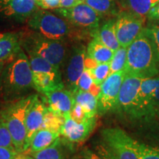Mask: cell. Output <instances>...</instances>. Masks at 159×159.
I'll list each match as a JSON object with an SVG mask.
<instances>
[{"instance_id":"cell-1","label":"cell","mask_w":159,"mask_h":159,"mask_svg":"<svg viewBox=\"0 0 159 159\" xmlns=\"http://www.w3.org/2000/svg\"><path fill=\"white\" fill-rule=\"evenodd\" d=\"M126 75L142 78L155 77L159 75V61L153 45L144 30L128 47Z\"/></svg>"},{"instance_id":"cell-2","label":"cell","mask_w":159,"mask_h":159,"mask_svg":"<svg viewBox=\"0 0 159 159\" xmlns=\"http://www.w3.org/2000/svg\"><path fill=\"white\" fill-rule=\"evenodd\" d=\"M138 141L119 128H108L101 131L97 154L102 159H139Z\"/></svg>"},{"instance_id":"cell-3","label":"cell","mask_w":159,"mask_h":159,"mask_svg":"<svg viewBox=\"0 0 159 159\" xmlns=\"http://www.w3.org/2000/svg\"><path fill=\"white\" fill-rule=\"evenodd\" d=\"M38 97L37 95L24 97L10 105L0 112V117L5 123L13 139V146L19 153L24 152L27 136L26 119L29 109Z\"/></svg>"},{"instance_id":"cell-4","label":"cell","mask_w":159,"mask_h":159,"mask_svg":"<svg viewBox=\"0 0 159 159\" xmlns=\"http://www.w3.org/2000/svg\"><path fill=\"white\" fill-rule=\"evenodd\" d=\"M0 78L6 94H19L34 88L33 72L29 58L23 49L5 67Z\"/></svg>"},{"instance_id":"cell-5","label":"cell","mask_w":159,"mask_h":159,"mask_svg":"<svg viewBox=\"0 0 159 159\" xmlns=\"http://www.w3.org/2000/svg\"><path fill=\"white\" fill-rule=\"evenodd\" d=\"M23 45L26 51L33 52L61 70L66 56L63 40L50 39L39 33H35L27 38Z\"/></svg>"},{"instance_id":"cell-6","label":"cell","mask_w":159,"mask_h":159,"mask_svg":"<svg viewBox=\"0 0 159 159\" xmlns=\"http://www.w3.org/2000/svg\"><path fill=\"white\" fill-rule=\"evenodd\" d=\"M142 77L125 75L114 111L133 121L142 122L139 105V89Z\"/></svg>"},{"instance_id":"cell-7","label":"cell","mask_w":159,"mask_h":159,"mask_svg":"<svg viewBox=\"0 0 159 159\" xmlns=\"http://www.w3.org/2000/svg\"><path fill=\"white\" fill-rule=\"evenodd\" d=\"M28 24L38 33L50 39L63 40L71 33L68 21L43 10L35 11Z\"/></svg>"},{"instance_id":"cell-8","label":"cell","mask_w":159,"mask_h":159,"mask_svg":"<svg viewBox=\"0 0 159 159\" xmlns=\"http://www.w3.org/2000/svg\"><path fill=\"white\" fill-rule=\"evenodd\" d=\"M55 12L73 25L94 31L99 27L102 15L84 2L69 8H57Z\"/></svg>"},{"instance_id":"cell-9","label":"cell","mask_w":159,"mask_h":159,"mask_svg":"<svg viewBox=\"0 0 159 159\" xmlns=\"http://www.w3.org/2000/svg\"><path fill=\"white\" fill-rule=\"evenodd\" d=\"M125 75V70L112 73L100 85L98 94L99 114L115 111Z\"/></svg>"},{"instance_id":"cell-10","label":"cell","mask_w":159,"mask_h":159,"mask_svg":"<svg viewBox=\"0 0 159 159\" xmlns=\"http://www.w3.org/2000/svg\"><path fill=\"white\" fill-rule=\"evenodd\" d=\"M145 18L132 12H121L116 19V33L121 47H128L144 29Z\"/></svg>"},{"instance_id":"cell-11","label":"cell","mask_w":159,"mask_h":159,"mask_svg":"<svg viewBox=\"0 0 159 159\" xmlns=\"http://www.w3.org/2000/svg\"><path fill=\"white\" fill-rule=\"evenodd\" d=\"M86 57V47L80 43L71 49L68 62L64 71L65 87L73 94L78 90V81L85 70V60Z\"/></svg>"},{"instance_id":"cell-12","label":"cell","mask_w":159,"mask_h":159,"mask_svg":"<svg viewBox=\"0 0 159 159\" xmlns=\"http://www.w3.org/2000/svg\"><path fill=\"white\" fill-rule=\"evenodd\" d=\"M64 123L60 133L61 136L69 143L77 144L85 142L97 125V116L88 118L83 122H77L70 115L64 117Z\"/></svg>"},{"instance_id":"cell-13","label":"cell","mask_w":159,"mask_h":159,"mask_svg":"<svg viewBox=\"0 0 159 159\" xmlns=\"http://www.w3.org/2000/svg\"><path fill=\"white\" fill-rule=\"evenodd\" d=\"M156 77L143 78L139 89V105L142 122H150L158 117L155 99Z\"/></svg>"},{"instance_id":"cell-14","label":"cell","mask_w":159,"mask_h":159,"mask_svg":"<svg viewBox=\"0 0 159 159\" xmlns=\"http://www.w3.org/2000/svg\"><path fill=\"white\" fill-rule=\"evenodd\" d=\"M46 97L47 107L51 111L66 117L70 115L75 99L71 91L66 88L58 89L43 94Z\"/></svg>"},{"instance_id":"cell-15","label":"cell","mask_w":159,"mask_h":159,"mask_svg":"<svg viewBox=\"0 0 159 159\" xmlns=\"http://www.w3.org/2000/svg\"><path fill=\"white\" fill-rule=\"evenodd\" d=\"M47 109L48 108L47 105H45L44 102L40 100L39 97H37L35 102L31 105L30 108L29 109L27 119H26L27 136H26L25 149H24L23 152H25L29 148L31 139L35 133L42 127Z\"/></svg>"},{"instance_id":"cell-16","label":"cell","mask_w":159,"mask_h":159,"mask_svg":"<svg viewBox=\"0 0 159 159\" xmlns=\"http://www.w3.org/2000/svg\"><path fill=\"white\" fill-rule=\"evenodd\" d=\"M21 36L18 33H0V61L13 60L21 50Z\"/></svg>"},{"instance_id":"cell-17","label":"cell","mask_w":159,"mask_h":159,"mask_svg":"<svg viewBox=\"0 0 159 159\" xmlns=\"http://www.w3.org/2000/svg\"><path fill=\"white\" fill-rule=\"evenodd\" d=\"M36 0H11L0 11V13L10 17H30L37 11Z\"/></svg>"},{"instance_id":"cell-18","label":"cell","mask_w":159,"mask_h":159,"mask_svg":"<svg viewBox=\"0 0 159 159\" xmlns=\"http://www.w3.org/2000/svg\"><path fill=\"white\" fill-rule=\"evenodd\" d=\"M34 89L43 95L58 89L66 88L61 74L33 73Z\"/></svg>"},{"instance_id":"cell-19","label":"cell","mask_w":159,"mask_h":159,"mask_svg":"<svg viewBox=\"0 0 159 159\" xmlns=\"http://www.w3.org/2000/svg\"><path fill=\"white\" fill-rule=\"evenodd\" d=\"M93 38H96L105 46L116 51L120 47L116 33V19H109L91 33Z\"/></svg>"},{"instance_id":"cell-20","label":"cell","mask_w":159,"mask_h":159,"mask_svg":"<svg viewBox=\"0 0 159 159\" xmlns=\"http://www.w3.org/2000/svg\"><path fill=\"white\" fill-rule=\"evenodd\" d=\"M60 136L61 133L57 131L44 128L40 129L32 138L29 148L25 151V153L30 155L48 148Z\"/></svg>"},{"instance_id":"cell-21","label":"cell","mask_w":159,"mask_h":159,"mask_svg":"<svg viewBox=\"0 0 159 159\" xmlns=\"http://www.w3.org/2000/svg\"><path fill=\"white\" fill-rule=\"evenodd\" d=\"M114 54V51L108 48L96 38H93L86 47V56L94 60L97 63H110Z\"/></svg>"},{"instance_id":"cell-22","label":"cell","mask_w":159,"mask_h":159,"mask_svg":"<svg viewBox=\"0 0 159 159\" xmlns=\"http://www.w3.org/2000/svg\"><path fill=\"white\" fill-rule=\"evenodd\" d=\"M75 102L82 106L89 118L97 116L98 114V97L90 92L77 90L74 94Z\"/></svg>"},{"instance_id":"cell-23","label":"cell","mask_w":159,"mask_h":159,"mask_svg":"<svg viewBox=\"0 0 159 159\" xmlns=\"http://www.w3.org/2000/svg\"><path fill=\"white\" fill-rule=\"evenodd\" d=\"M30 155L34 159H66L62 141L60 137L48 148Z\"/></svg>"},{"instance_id":"cell-24","label":"cell","mask_w":159,"mask_h":159,"mask_svg":"<svg viewBox=\"0 0 159 159\" xmlns=\"http://www.w3.org/2000/svg\"><path fill=\"white\" fill-rule=\"evenodd\" d=\"M32 71L33 73H49V74H61V70L55 68L50 63L43 57L30 51H27Z\"/></svg>"},{"instance_id":"cell-25","label":"cell","mask_w":159,"mask_h":159,"mask_svg":"<svg viewBox=\"0 0 159 159\" xmlns=\"http://www.w3.org/2000/svg\"><path fill=\"white\" fill-rule=\"evenodd\" d=\"M127 2L130 12L145 18L159 0H127Z\"/></svg>"},{"instance_id":"cell-26","label":"cell","mask_w":159,"mask_h":159,"mask_svg":"<svg viewBox=\"0 0 159 159\" xmlns=\"http://www.w3.org/2000/svg\"><path fill=\"white\" fill-rule=\"evenodd\" d=\"M83 2L101 15L116 13V0H84Z\"/></svg>"},{"instance_id":"cell-27","label":"cell","mask_w":159,"mask_h":159,"mask_svg":"<svg viewBox=\"0 0 159 159\" xmlns=\"http://www.w3.org/2000/svg\"><path fill=\"white\" fill-rule=\"evenodd\" d=\"M128 47H121L114 52V56L110 61L111 74L125 70L127 63Z\"/></svg>"},{"instance_id":"cell-28","label":"cell","mask_w":159,"mask_h":159,"mask_svg":"<svg viewBox=\"0 0 159 159\" xmlns=\"http://www.w3.org/2000/svg\"><path fill=\"white\" fill-rule=\"evenodd\" d=\"M77 86H78V90L90 91L94 94L97 95V97H98L99 90H100V86L95 84L90 71L87 69H85L83 74L80 77Z\"/></svg>"},{"instance_id":"cell-29","label":"cell","mask_w":159,"mask_h":159,"mask_svg":"<svg viewBox=\"0 0 159 159\" xmlns=\"http://www.w3.org/2000/svg\"><path fill=\"white\" fill-rule=\"evenodd\" d=\"M64 117L55 114L48 108L46 113L45 118L41 128L49 129V130L60 132L63 123H64Z\"/></svg>"},{"instance_id":"cell-30","label":"cell","mask_w":159,"mask_h":159,"mask_svg":"<svg viewBox=\"0 0 159 159\" xmlns=\"http://www.w3.org/2000/svg\"><path fill=\"white\" fill-rule=\"evenodd\" d=\"M89 70L90 71L95 84L100 86V85L111 74L110 63H97L94 68L89 69Z\"/></svg>"},{"instance_id":"cell-31","label":"cell","mask_w":159,"mask_h":159,"mask_svg":"<svg viewBox=\"0 0 159 159\" xmlns=\"http://www.w3.org/2000/svg\"><path fill=\"white\" fill-rule=\"evenodd\" d=\"M136 151L139 159H159V147L137 142Z\"/></svg>"},{"instance_id":"cell-32","label":"cell","mask_w":159,"mask_h":159,"mask_svg":"<svg viewBox=\"0 0 159 159\" xmlns=\"http://www.w3.org/2000/svg\"><path fill=\"white\" fill-rule=\"evenodd\" d=\"M144 32L153 45L155 52L159 61V25H150L144 27Z\"/></svg>"},{"instance_id":"cell-33","label":"cell","mask_w":159,"mask_h":159,"mask_svg":"<svg viewBox=\"0 0 159 159\" xmlns=\"http://www.w3.org/2000/svg\"><path fill=\"white\" fill-rule=\"evenodd\" d=\"M0 147L15 149L11 133L1 117H0Z\"/></svg>"},{"instance_id":"cell-34","label":"cell","mask_w":159,"mask_h":159,"mask_svg":"<svg viewBox=\"0 0 159 159\" xmlns=\"http://www.w3.org/2000/svg\"><path fill=\"white\" fill-rule=\"evenodd\" d=\"M70 116L71 118L75 119L77 122H83V121L89 118L84 110H83V108H82V106L76 102H75L74 106L71 109Z\"/></svg>"},{"instance_id":"cell-35","label":"cell","mask_w":159,"mask_h":159,"mask_svg":"<svg viewBox=\"0 0 159 159\" xmlns=\"http://www.w3.org/2000/svg\"><path fill=\"white\" fill-rule=\"evenodd\" d=\"M38 7L42 10H55L61 7V0H36Z\"/></svg>"},{"instance_id":"cell-36","label":"cell","mask_w":159,"mask_h":159,"mask_svg":"<svg viewBox=\"0 0 159 159\" xmlns=\"http://www.w3.org/2000/svg\"><path fill=\"white\" fill-rule=\"evenodd\" d=\"M19 153L15 149L0 147V159H13Z\"/></svg>"},{"instance_id":"cell-37","label":"cell","mask_w":159,"mask_h":159,"mask_svg":"<svg viewBox=\"0 0 159 159\" xmlns=\"http://www.w3.org/2000/svg\"><path fill=\"white\" fill-rule=\"evenodd\" d=\"M147 17L151 21H159V2L150 9Z\"/></svg>"},{"instance_id":"cell-38","label":"cell","mask_w":159,"mask_h":159,"mask_svg":"<svg viewBox=\"0 0 159 159\" xmlns=\"http://www.w3.org/2000/svg\"><path fill=\"white\" fill-rule=\"evenodd\" d=\"M83 2V0H61V8H69V7H74Z\"/></svg>"},{"instance_id":"cell-39","label":"cell","mask_w":159,"mask_h":159,"mask_svg":"<svg viewBox=\"0 0 159 159\" xmlns=\"http://www.w3.org/2000/svg\"><path fill=\"white\" fill-rule=\"evenodd\" d=\"M83 159H102L97 153L93 152L89 149H86L83 152Z\"/></svg>"},{"instance_id":"cell-40","label":"cell","mask_w":159,"mask_h":159,"mask_svg":"<svg viewBox=\"0 0 159 159\" xmlns=\"http://www.w3.org/2000/svg\"><path fill=\"white\" fill-rule=\"evenodd\" d=\"M156 89H155V99H156V105L157 109L159 111V75L156 77Z\"/></svg>"},{"instance_id":"cell-41","label":"cell","mask_w":159,"mask_h":159,"mask_svg":"<svg viewBox=\"0 0 159 159\" xmlns=\"http://www.w3.org/2000/svg\"><path fill=\"white\" fill-rule=\"evenodd\" d=\"M13 159H34L33 157H32L30 155H28L25 152H21L19 153Z\"/></svg>"},{"instance_id":"cell-42","label":"cell","mask_w":159,"mask_h":159,"mask_svg":"<svg viewBox=\"0 0 159 159\" xmlns=\"http://www.w3.org/2000/svg\"><path fill=\"white\" fill-rule=\"evenodd\" d=\"M11 0H0V11L10 2Z\"/></svg>"},{"instance_id":"cell-43","label":"cell","mask_w":159,"mask_h":159,"mask_svg":"<svg viewBox=\"0 0 159 159\" xmlns=\"http://www.w3.org/2000/svg\"><path fill=\"white\" fill-rule=\"evenodd\" d=\"M5 61H0V77H1V75L2 74V71L5 69V66L6 64Z\"/></svg>"},{"instance_id":"cell-44","label":"cell","mask_w":159,"mask_h":159,"mask_svg":"<svg viewBox=\"0 0 159 159\" xmlns=\"http://www.w3.org/2000/svg\"><path fill=\"white\" fill-rule=\"evenodd\" d=\"M83 1H84V0H83Z\"/></svg>"},{"instance_id":"cell-45","label":"cell","mask_w":159,"mask_h":159,"mask_svg":"<svg viewBox=\"0 0 159 159\" xmlns=\"http://www.w3.org/2000/svg\"><path fill=\"white\" fill-rule=\"evenodd\" d=\"M82 159H83V158H82Z\"/></svg>"}]
</instances>
